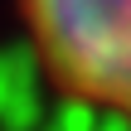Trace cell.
Here are the masks:
<instances>
[{
  "instance_id": "6da1fadb",
  "label": "cell",
  "mask_w": 131,
  "mask_h": 131,
  "mask_svg": "<svg viewBox=\"0 0 131 131\" xmlns=\"http://www.w3.org/2000/svg\"><path fill=\"white\" fill-rule=\"evenodd\" d=\"M24 24L68 97L131 126V0H24Z\"/></svg>"
}]
</instances>
